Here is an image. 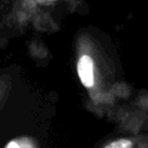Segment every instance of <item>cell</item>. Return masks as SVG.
Wrapping results in <instances>:
<instances>
[{
    "instance_id": "6da1fadb",
    "label": "cell",
    "mask_w": 148,
    "mask_h": 148,
    "mask_svg": "<svg viewBox=\"0 0 148 148\" xmlns=\"http://www.w3.org/2000/svg\"><path fill=\"white\" fill-rule=\"evenodd\" d=\"M73 3L74 0H1L0 31H18L42 15Z\"/></svg>"
},
{
    "instance_id": "7a4b0ae2",
    "label": "cell",
    "mask_w": 148,
    "mask_h": 148,
    "mask_svg": "<svg viewBox=\"0 0 148 148\" xmlns=\"http://www.w3.org/2000/svg\"><path fill=\"white\" fill-rule=\"evenodd\" d=\"M76 68H77V75L82 84L87 88L92 87L95 81V64H94V59L89 53L87 52L81 53V56L77 59Z\"/></svg>"
},
{
    "instance_id": "3957f363",
    "label": "cell",
    "mask_w": 148,
    "mask_h": 148,
    "mask_svg": "<svg viewBox=\"0 0 148 148\" xmlns=\"http://www.w3.org/2000/svg\"><path fill=\"white\" fill-rule=\"evenodd\" d=\"M6 148H35V146L29 139L22 138V139H15L10 141L6 146Z\"/></svg>"
},
{
    "instance_id": "277c9868",
    "label": "cell",
    "mask_w": 148,
    "mask_h": 148,
    "mask_svg": "<svg viewBox=\"0 0 148 148\" xmlns=\"http://www.w3.org/2000/svg\"><path fill=\"white\" fill-rule=\"evenodd\" d=\"M104 148H133V142L128 139H118L110 142Z\"/></svg>"
},
{
    "instance_id": "5b68a950",
    "label": "cell",
    "mask_w": 148,
    "mask_h": 148,
    "mask_svg": "<svg viewBox=\"0 0 148 148\" xmlns=\"http://www.w3.org/2000/svg\"><path fill=\"white\" fill-rule=\"evenodd\" d=\"M0 1H1V0H0Z\"/></svg>"
}]
</instances>
